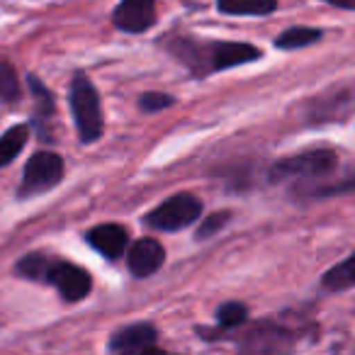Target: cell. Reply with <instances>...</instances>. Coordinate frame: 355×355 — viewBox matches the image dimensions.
I'll use <instances>...</instances> for the list:
<instances>
[{"mask_svg": "<svg viewBox=\"0 0 355 355\" xmlns=\"http://www.w3.org/2000/svg\"><path fill=\"white\" fill-rule=\"evenodd\" d=\"M168 49L198 76L234 69V66L248 64V61H256L261 56V49L246 44V42H212V44L200 46V42L178 40L168 44Z\"/></svg>", "mask_w": 355, "mask_h": 355, "instance_id": "6da1fadb", "label": "cell"}, {"mask_svg": "<svg viewBox=\"0 0 355 355\" xmlns=\"http://www.w3.org/2000/svg\"><path fill=\"white\" fill-rule=\"evenodd\" d=\"M71 112H73L80 141H98L103 134V110H100L98 90L85 76H76L71 83Z\"/></svg>", "mask_w": 355, "mask_h": 355, "instance_id": "7a4b0ae2", "label": "cell"}, {"mask_svg": "<svg viewBox=\"0 0 355 355\" xmlns=\"http://www.w3.org/2000/svg\"><path fill=\"white\" fill-rule=\"evenodd\" d=\"M338 166V156L331 148H314V151H304L290 156L285 161H277L270 168V180L280 183V180H302V178H321L329 175Z\"/></svg>", "mask_w": 355, "mask_h": 355, "instance_id": "3957f363", "label": "cell"}, {"mask_svg": "<svg viewBox=\"0 0 355 355\" xmlns=\"http://www.w3.org/2000/svg\"><path fill=\"white\" fill-rule=\"evenodd\" d=\"M202 214V205H200L198 198L183 193L175 195V198L166 200L163 205H158L153 212H148L146 224L151 229H158V232H180V229L195 224Z\"/></svg>", "mask_w": 355, "mask_h": 355, "instance_id": "277c9868", "label": "cell"}, {"mask_svg": "<svg viewBox=\"0 0 355 355\" xmlns=\"http://www.w3.org/2000/svg\"><path fill=\"white\" fill-rule=\"evenodd\" d=\"M64 178V158L59 153L51 151H40L27 161L25 175H22V185L17 190L20 198H32L51 190L54 185H59V180Z\"/></svg>", "mask_w": 355, "mask_h": 355, "instance_id": "5b68a950", "label": "cell"}, {"mask_svg": "<svg viewBox=\"0 0 355 355\" xmlns=\"http://www.w3.org/2000/svg\"><path fill=\"white\" fill-rule=\"evenodd\" d=\"M42 282L54 285L66 302L83 300V297L90 292V287H93V280H90V275L83 270V268L73 266V263H66V261H54V258L46 261Z\"/></svg>", "mask_w": 355, "mask_h": 355, "instance_id": "8992f818", "label": "cell"}, {"mask_svg": "<svg viewBox=\"0 0 355 355\" xmlns=\"http://www.w3.org/2000/svg\"><path fill=\"white\" fill-rule=\"evenodd\" d=\"M112 20L122 32L139 35V32L148 30L156 20V0H122Z\"/></svg>", "mask_w": 355, "mask_h": 355, "instance_id": "52a82bcc", "label": "cell"}, {"mask_svg": "<svg viewBox=\"0 0 355 355\" xmlns=\"http://www.w3.org/2000/svg\"><path fill=\"white\" fill-rule=\"evenodd\" d=\"M158 340V334L151 324H134L124 326L110 338V350L114 353H144L151 350Z\"/></svg>", "mask_w": 355, "mask_h": 355, "instance_id": "ba28073f", "label": "cell"}, {"mask_svg": "<svg viewBox=\"0 0 355 355\" xmlns=\"http://www.w3.org/2000/svg\"><path fill=\"white\" fill-rule=\"evenodd\" d=\"M166 261V251L153 239H141L129 251V270L137 277H148L158 270Z\"/></svg>", "mask_w": 355, "mask_h": 355, "instance_id": "9c48e42d", "label": "cell"}, {"mask_svg": "<svg viewBox=\"0 0 355 355\" xmlns=\"http://www.w3.org/2000/svg\"><path fill=\"white\" fill-rule=\"evenodd\" d=\"M88 243L98 253H103L105 258L114 261L124 253V248L129 246V234L127 229L117 227V224H100V227L90 229L88 232Z\"/></svg>", "mask_w": 355, "mask_h": 355, "instance_id": "30bf717a", "label": "cell"}, {"mask_svg": "<svg viewBox=\"0 0 355 355\" xmlns=\"http://www.w3.org/2000/svg\"><path fill=\"white\" fill-rule=\"evenodd\" d=\"M217 8L227 15H270L277 10V0H217Z\"/></svg>", "mask_w": 355, "mask_h": 355, "instance_id": "8fae6325", "label": "cell"}, {"mask_svg": "<svg viewBox=\"0 0 355 355\" xmlns=\"http://www.w3.org/2000/svg\"><path fill=\"white\" fill-rule=\"evenodd\" d=\"M27 137H30V127H27V124H17V127L8 129V132L0 137V168L8 166V163L25 148Z\"/></svg>", "mask_w": 355, "mask_h": 355, "instance_id": "7c38bea8", "label": "cell"}, {"mask_svg": "<svg viewBox=\"0 0 355 355\" xmlns=\"http://www.w3.org/2000/svg\"><path fill=\"white\" fill-rule=\"evenodd\" d=\"M324 287L331 292H340V290H348V287H355V253L326 272Z\"/></svg>", "mask_w": 355, "mask_h": 355, "instance_id": "4fadbf2b", "label": "cell"}, {"mask_svg": "<svg viewBox=\"0 0 355 355\" xmlns=\"http://www.w3.org/2000/svg\"><path fill=\"white\" fill-rule=\"evenodd\" d=\"M321 40V30H311V27H292V30L282 32L275 40L277 49H302L314 42Z\"/></svg>", "mask_w": 355, "mask_h": 355, "instance_id": "5bb4252c", "label": "cell"}, {"mask_svg": "<svg viewBox=\"0 0 355 355\" xmlns=\"http://www.w3.org/2000/svg\"><path fill=\"white\" fill-rule=\"evenodd\" d=\"M20 95L22 88H20V78H17V71L8 61H0V100L3 103H17Z\"/></svg>", "mask_w": 355, "mask_h": 355, "instance_id": "9a60e30c", "label": "cell"}, {"mask_svg": "<svg viewBox=\"0 0 355 355\" xmlns=\"http://www.w3.org/2000/svg\"><path fill=\"white\" fill-rule=\"evenodd\" d=\"M246 314H248V309L243 304H239V302H229V304L219 306L217 319H219V326H224V329H236V326L243 324Z\"/></svg>", "mask_w": 355, "mask_h": 355, "instance_id": "2e32d148", "label": "cell"}, {"mask_svg": "<svg viewBox=\"0 0 355 355\" xmlns=\"http://www.w3.org/2000/svg\"><path fill=\"white\" fill-rule=\"evenodd\" d=\"M229 217H232L229 212H214V214H209V217H207V219H202V224H200L198 239H209L212 234H217L219 229L227 227Z\"/></svg>", "mask_w": 355, "mask_h": 355, "instance_id": "e0dca14e", "label": "cell"}, {"mask_svg": "<svg viewBox=\"0 0 355 355\" xmlns=\"http://www.w3.org/2000/svg\"><path fill=\"white\" fill-rule=\"evenodd\" d=\"M173 103H175V100H173L171 95H163V93H146V95H141V100H139L144 112H158V110H163V107H171Z\"/></svg>", "mask_w": 355, "mask_h": 355, "instance_id": "ac0fdd59", "label": "cell"}, {"mask_svg": "<svg viewBox=\"0 0 355 355\" xmlns=\"http://www.w3.org/2000/svg\"><path fill=\"white\" fill-rule=\"evenodd\" d=\"M350 190H355V171L348 173L343 180H338V183L331 185V188L319 190V195H338V193H350Z\"/></svg>", "mask_w": 355, "mask_h": 355, "instance_id": "d6986e66", "label": "cell"}, {"mask_svg": "<svg viewBox=\"0 0 355 355\" xmlns=\"http://www.w3.org/2000/svg\"><path fill=\"white\" fill-rule=\"evenodd\" d=\"M331 6L336 8H343V10H355V0H326Z\"/></svg>", "mask_w": 355, "mask_h": 355, "instance_id": "ffe728a7", "label": "cell"}]
</instances>
